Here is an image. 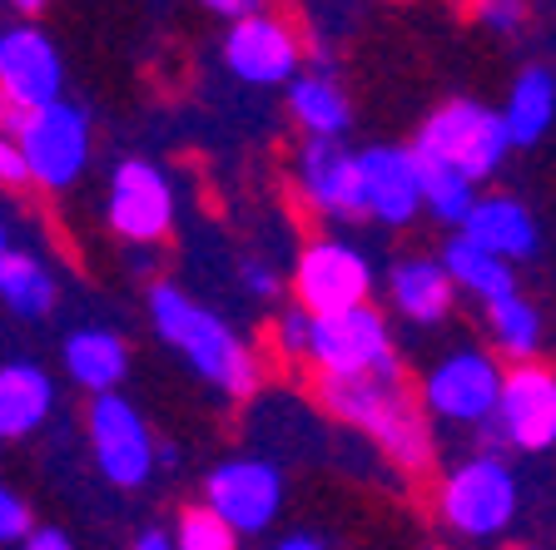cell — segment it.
Segmentation results:
<instances>
[{"instance_id":"obj_1","label":"cell","mask_w":556,"mask_h":550,"mask_svg":"<svg viewBox=\"0 0 556 550\" xmlns=\"http://www.w3.org/2000/svg\"><path fill=\"white\" fill-rule=\"evenodd\" d=\"M313 397L338 426H353L368 436L378 457L393 461V471H403V476L432 471V457H438L432 417L417 387H407L403 367H382V372H363V378H313Z\"/></svg>"},{"instance_id":"obj_2","label":"cell","mask_w":556,"mask_h":550,"mask_svg":"<svg viewBox=\"0 0 556 550\" xmlns=\"http://www.w3.org/2000/svg\"><path fill=\"white\" fill-rule=\"evenodd\" d=\"M150 308V328L179 362L194 372L199 382L219 392L224 401H249L264 387V353L233 328L224 312L199 303L169 278H154L144 293Z\"/></svg>"},{"instance_id":"obj_3","label":"cell","mask_w":556,"mask_h":550,"mask_svg":"<svg viewBox=\"0 0 556 550\" xmlns=\"http://www.w3.org/2000/svg\"><path fill=\"white\" fill-rule=\"evenodd\" d=\"M521 516V482L497 451H477L438 482V521L463 540H497Z\"/></svg>"},{"instance_id":"obj_4","label":"cell","mask_w":556,"mask_h":550,"mask_svg":"<svg viewBox=\"0 0 556 550\" xmlns=\"http://www.w3.org/2000/svg\"><path fill=\"white\" fill-rule=\"evenodd\" d=\"M413 150L422 154V159L447 164V169L467 174L472 183H482L502 169V159H507L517 144H511V135H507L502 110H492V104H482V100H447L417 125Z\"/></svg>"},{"instance_id":"obj_5","label":"cell","mask_w":556,"mask_h":550,"mask_svg":"<svg viewBox=\"0 0 556 550\" xmlns=\"http://www.w3.org/2000/svg\"><path fill=\"white\" fill-rule=\"evenodd\" d=\"M65 100V55L40 21L0 25V129H21L30 115Z\"/></svg>"},{"instance_id":"obj_6","label":"cell","mask_w":556,"mask_h":550,"mask_svg":"<svg viewBox=\"0 0 556 550\" xmlns=\"http://www.w3.org/2000/svg\"><path fill=\"white\" fill-rule=\"evenodd\" d=\"M502 382H507V367L492 347H447L438 362L422 372L417 382V397L428 407L432 422H447V426H486L497 422V407H502Z\"/></svg>"},{"instance_id":"obj_7","label":"cell","mask_w":556,"mask_h":550,"mask_svg":"<svg viewBox=\"0 0 556 550\" xmlns=\"http://www.w3.org/2000/svg\"><path fill=\"white\" fill-rule=\"evenodd\" d=\"M85 442H90L94 471H100L115 491H139V486H150L154 471H160L154 426L125 392L90 397V407H85Z\"/></svg>"},{"instance_id":"obj_8","label":"cell","mask_w":556,"mask_h":550,"mask_svg":"<svg viewBox=\"0 0 556 550\" xmlns=\"http://www.w3.org/2000/svg\"><path fill=\"white\" fill-rule=\"evenodd\" d=\"M289 287L303 312L328 318V312H348L372 303L378 268H372V258L353 239H308L299 248V258H293Z\"/></svg>"},{"instance_id":"obj_9","label":"cell","mask_w":556,"mask_h":550,"mask_svg":"<svg viewBox=\"0 0 556 550\" xmlns=\"http://www.w3.org/2000/svg\"><path fill=\"white\" fill-rule=\"evenodd\" d=\"M179 194L154 159H119L104 189V229L129 248H160L174 233Z\"/></svg>"},{"instance_id":"obj_10","label":"cell","mask_w":556,"mask_h":550,"mask_svg":"<svg viewBox=\"0 0 556 550\" xmlns=\"http://www.w3.org/2000/svg\"><path fill=\"white\" fill-rule=\"evenodd\" d=\"M15 139H21V150H25L35 189L65 194V189H75V183L85 179V169H90L94 119L85 104L60 100V104H50V110L25 119V125L15 129Z\"/></svg>"},{"instance_id":"obj_11","label":"cell","mask_w":556,"mask_h":550,"mask_svg":"<svg viewBox=\"0 0 556 550\" xmlns=\"http://www.w3.org/2000/svg\"><path fill=\"white\" fill-rule=\"evenodd\" d=\"M224 69L254 90H289L303 75V35L289 15L254 11L224 30Z\"/></svg>"},{"instance_id":"obj_12","label":"cell","mask_w":556,"mask_h":550,"mask_svg":"<svg viewBox=\"0 0 556 550\" xmlns=\"http://www.w3.org/2000/svg\"><path fill=\"white\" fill-rule=\"evenodd\" d=\"M382 367H403L393 347V322L382 308L363 303V308L313 318V372L318 378H363Z\"/></svg>"},{"instance_id":"obj_13","label":"cell","mask_w":556,"mask_h":550,"mask_svg":"<svg viewBox=\"0 0 556 550\" xmlns=\"http://www.w3.org/2000/svg\"><path fill=\"white\" fill-rule=\"evenodd\" d=\"M204 506L239 536H264L283 511V471L268 457H224L204 476Z\"/></svg>"},{"instance_id":"obj_14","label":"cell","mask_w":556,"mask_h":550,"mask_svg":"<svg viewBox=\"0 0 556 550\" xmlns=\"http://www.w3.org/2000/svg\"><path fill=\"white\" fill-rule=\"evenodd\" d=\"M293 199L324 223L363 218V164L348 139H303L293 154Z\"/></svg>"},{"instance_id":"obj_15","label":"cell","mask_w":556,"mask_h":550,"mask_svg":"<svg viewBox=\"0 0 556 550\" xmlns=\"http://www.w3.org/2000/svg\"><path fill=\"white\" fill-rule=\"evenodd\" d=\"M363 164V218L382 223V229H407L417 214H428L422 204V159L413 144H368L358 150Z\"/></svg>"},{"instance_id":"obj_16","label":"cell","mask_w":556,"mask_h":550,"mask_svg":"<svg viewBox=\"0 0 556 550\" xmlns=\"http://www.w3.org/2000/svg\"><path fill=\"white\" fill-rule=\"evenodd\" d=\"M497 436L517 451H552L556 447V367L552 362H517L507 367L497 407Z\"/></svg>"},{"instance_id":"obj_17","label":"cell","mask_w":556,"mask_h":550,"mask_svg":"<svg viewBox=\"0 0 556 550\" xmlns=\"http://www.w3.org/2000/svg\"><path fill=\"white\" fill-rule=\"evenodd\" d=\"M382 287H388V308L403 322H413V328H438V322H447L452 303H457V283H452V273L432 253H407V258H397V264L388 268V278H382Z\"/></svg>"},{"instance_id":"obj_18","label":"cell","mask_w":556,"mask_h":550,"mask_svg":"<svg viewBox=\"0 0 556 550\" xmlns=\"http://www.w3.org/2000/svg\"><path fill=\"white\" fill-rule=\"evenodd\" d=\"M463 239H472L477 248L497 253V258H507L511 268L527 264V258H536V248H542V229H536V214L521 199L511 194H486L477 199V208L467 214L463 223Z\"/></svg>"},{"instance_id":"obj_19","label":"cell","mask_w":556,"mask_h":550,"mask_svg":"<svg viewBox=\"0 0 556 550\" xmlns=\"http://www.w3.org/2000/svg\"><path fill=\"white\" fill-rule=\"evenodd\" d=\"M55 378L40 362L0 367V442H30L55 417Z\"/></svg>"},{"instance_id":"obj_20","label":"cell","mask_w":556,"mask_h":550,"mask_svg":"<svg viewBox=\"0 0 556 550\" xmlns=\"http://www.w3.org/2000/svg\"><path fill=\"white\" fill-rule=\"evenodd\" d=\"M60 362H65V378L80 392L110 397L129 378V343L119 333H110V328H75L60 343Z\"/></svg>"},{"instance_id":"obj_21","label":"cell","mask_w":556,"mask_h":550,"mask_svg":"<svg viewBox=\"0 0 556 550\" xmlns=\"http://www.w3.org/2000/svg\"><path fill=\"white\" fill-rule=\"evenodd\" d=\"M283 104H289V119L299 125L303 139H343L348 125H353V100L338 85L333 69H303L299 80L283 90Z\"/></svg>"},{"instance_id":"obj_22","label":"cell","mask_w":556,"mask_h":550,"mask_svg":"<svg viewBox=\"0 0 556 550\" xmlns=\"http://www.w3.org/2000/svg\"><path fill=\"white\" fill-rule=\"evenodd\" d=\"M0 303L21 322H46L60 303V273L50 268L46 253L11 248L0 258Z\"/></svg>"},{"instance_id":"obj_23","label":"cell","mask_w":556,"mask_h":550,"mask_svg":"<svg viewBox=\"0 0 556 550\" xmlns=\"http://www.w3.org/2000/svg\"><path fill=\"white\" fill-rule=\"evenodd\" d=\"M442 268L452 273V283H457V293H467V298H477L482 308H492V303L511 298V293H521L517 287V273H511L507 258H497V253L477 248L472 239H463V233H452L447 243H442Z\"/></svg>"},{"instance_id":"obj_24","label":"cell","mask_w":556,"mask_h":550,"mask_svg":"<svg viewBox=\"0 0 556 550\" xmlns=\"http://www.w3.org/2000/svg\"><path fill=\"white\" fill-rule=\"evenodd\" d=\"M502 119H507V135L517 150L546 139V129L556 125V75L546 65H527L511 80L507 104H502Z\"/></svg>"},{"instance_id":"obj_25","label":"cell","mask_w":556,"mask_h":550,"mask_svg":"<svg viewBox=\"0 0 556 550\" xmlns=\"http://www.w3.org/2000/svg\"><path fill=\"white\" fill-rule=\"evenodd\" d=\"M486 337H492V353L507 367L536 362V353H542V312H536V303H527L521 293L492 303L486 308Z\"/></svg>"},{"instance_id":"obj_26","label":"cell","mask_w":556,"mask_h":550,"mask_svg":"<svg viewBox=\"0 0 556 550\" xmlns=\"http://www.w3.org/2000/svg\"><path fill=\"white\" fill-rule=\"evenodd\" d=\"M422 159V154H417ZM477 183L467 179V174L447 169V164H432L422 159V204H428V214L438 218V223H447V229H463L467 214L477 208Z\"/></svg>"},{"instance_id":"obj_27","label":"cell","mask_w":556,"mask_h":550,"mask_svg":"<svg viewBox=\"0 0 556 550\" xmlns=\"http://www.w3.org/2000/svg\"><path fill=\"white\" fill-rule=\"evenodd\" d=\"M169 530H174V550H239V540H243L239 530H233L229 521L214 516L204 501L185 506Z\"/></svg>"},{"instance_id":"obj_28","label":"cell","mask_w":556,"mask_h":550,"mask_svg":"<svg viewBox=\"0 0 556 550\" xmlns=\"http://www.w3.org/2000/svg\"><path fill=\"white\" fill-rule=\"evenodd\" d=\"M268 347H274V362H283V367H313V312H303L299 303L274 312Z\"/></svg>"},{"instance_id":"obj_29","label":"cell","mask_w":556,"mask_h":550,"mask_svg":"<svg viewBox=\"0 0 556 550\" xmlns=\"http://www.w3.org/2000/svg\"><path fill=\"white\" fill-rule=\"evenodd\" d=\"M35 530H40V526H35L30 501H25L15 486L0 482V546H25Z\"/></svg>"},{"instance_id":"obj_30","label":"cell","mask_w":556,"mask_h":550,"mask_svg":"<svg viewBox=\"0 0 556 550\" xmlns=\"http://www.w3.org/2000/svg\"><path fill=\"white\" fill-rule=\"evenodd\" d=\"M25 189H35V179H30V164H25L21 139L11 129H0V194H25Z\"/></svg>"},{"instance_id":"obj_31","label":"cell","mask_w":556,"mask_h":550,"mask_svg":"<svg viewBox=\"0 0 556 550\" xmlns=\"http://www.w3.org/2000/svg\"><path fill=\"white\" fill-rule=\"evenodd\" d=\"M239 283H243V293H249L254 303H278L283 298V273H278L268 258H243Z\"/></svg>"},{"instance_id":"obj_32","label":"cell","mask_w":556,"mask_h":550,"mask_svg":"<svg viewBox=\"0 0 556 550\" xmlns=\"http://www.w3.org/2000/svg\"><path fill=\"white\" fill-rule=\"evenodd\" d=\"M472 15L492 35H517L527 25V0H472Z\"/></svg>"},{"instance_id":"obj_33","label":"cell","mask_w":556,"mask_h":550,"mask_svg":"<svg viewBox=\"0 0 556 550\" xmlns=\"http://www.w3.org/2000/svg\"><path fill=\"white\" fill-rule=\"evenodd\" d=\"M204 11H214L219 21H243V15H254V11H264V0H199Z\"/></svg>"},{"instance_id":"obj_34","label":"cell","mask_w":556,"mask_h":550,"mask_svg":"<svg viewBox=\"0 0 556 550\" xmlns=\"http://www.w3.org/2000/svg\"><path fill=\"white\" fill-rule=\"evenodd\" d=\"M21 550H75V540H70L60 526H40Z\"/></svg>"},{"instance_id":"obj_35","label":"cell","mask_w":556,"mask_h":550,"mask_svg":"<svg viewBox=\"0 0 556 550\" xmlns=\"http://www.w3.org/2000/svg\"><path fill=\"white\" fill-rule=\"evenodd\" d=\"M129 550H174V530L169 526H144L135 540H129Z\"/></svg>"},{"instance_id":"obj_36","label":"cell","mask_w":556,"mask_h":550,"mask_svg":"<svg viewBox=\"0 0 556 550\" xmlns=\"http://www.w3.org/2000/svg\"><path fill=\"white\" fill-rule=\"evenodd\" d=\"M274 550H328L324 536H313V530H289V536H278Z\"/></svg>"},{"instance_id":"obj_37","label":"cell","mask_w":556,"mask_h":550,"mask_svg":"<svg viewBox=\"0 0 556 550\" xmlns=\"http://www.w3.org/2000/svg\"><path fill=\"white\" fill-rule=\"evenodd\" d=\"M15 248V223H11V208H5V199H0V258Z\"/></svg>"},{"instance_id":"obj_38","label":"cell","mask_w":556,"mask_h":550,"mask_svg":"<svg viewBox=\"0 0 556 550\" xmlns=\"http://www.w3.org/2000/svg\"><path fill=\"white\" fill-rule=\"evenodd\" d=\"M5 5H11V11H15V15H25V21H35V15L46 11L50 0H5Z\"/></svg>"},{"instance_id":"obj_39","label":"cell","mask_w":556,"mask_h":550,"mask_svg":"<svg viewBox=\"0 0 556 550\" xmlns=\"http://www.w3.org/2000/svg\"><path fill=\"white\" fill-rule=\"evenodd\" d=\"M160 466H164V471L179 466V447H164V442H160Z\"/></svg>"},{"instance_id":"obj_40","label":"cell","mask_w":556,"mask_h":550,"mask_svg":"<svg viewBox=\"0 0 556 550\" xmlns=\"http://www.w3.org/2000/svg\"><path fill=\"white\" fill-rule=\"evenodd\" d=\"M511 550H521V546H511Z\"/></svg>"},{"instance_id":"obj_41","label":"cell","mask_w":556,"mask_h":550,"mask_svg":"<svg viewBox=\"0 0 556 550\" xmlns=\"http://www.w3.org/2000/svg\"><path fill=\"white\" fill-rule=\"evenodd\" d=\"M552 5H556V0H552Z\"/></svg>"}]
</instances>
